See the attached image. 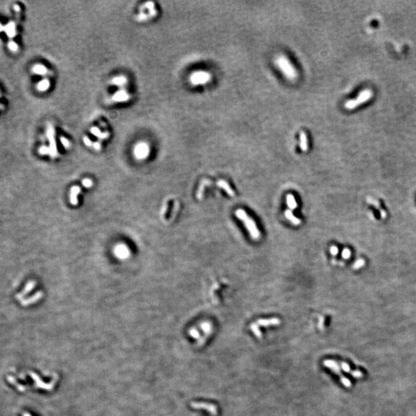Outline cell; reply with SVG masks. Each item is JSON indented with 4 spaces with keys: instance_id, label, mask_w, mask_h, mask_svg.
Instances as JSON below:
<instances>
[{
    "instance_id": "603a6c76",
    "label": "cell",
    "mask_w": 416,
    "mask_h": 416,
    "mask_svg": "<svg viewBox=\"0 0 416 416\" xmlns=\"http://www.w3.org/2000/svg\"><path fill=\"white\" fill-rule=\"evenodd\" d=\"M42 295H43V293H42V292L37 293V294H36L35 296H34L33 298H30L29 300H26V301H25L24 303H22V304H23L24 305H27V304H31V303L36 302V301H38V300H40V298H42Z\"/></svg>"
},
{
    "instance_id": "484cf974",
    "label": "cell",
    "mask_w": 416,
    "mask_h": 416,
    "mask_svg": "<svg viewBox=\"0 0 416 416\" xmlns=\"http://www.w3.org/2000/svg\"><path fill=\"white\" fill-rule=\"evenodd\" d=\"M136 18L139 22H145V21H147V19H148V18L150 17L148 13H144V12H140V13L136 16Z\"/></svg>"
},
{
    "instance_id": "2e32d148",
    "label": "cell",
    "mask_w": 416,
    "mask_h": 416,
    "mask_svg": "<svg viewBox=\"0 0 416 416\" xmlns=\"http://www.w3.org/2000/svg\"><path fill=\"white\" fill-rule=\"evenodd\" d=\"M32 73H35L36 75H40V76H45L47 74L48 69L43 64H36L34 66L32 69Z\"/></svg>"
},
{
    "instance_id": "6da1fadb",
    "label": "cell",
    "mask_w": 416,
    "mask_h": 416,
    "mask_svg": "<svg viewBox=\"0 0 416 416\" xmlns=\"http://www.w3.org/2000/svg\"><path fill=\"white\" fill-rule=\"evenodd\" d=\"M275 63L282 72V73L284 75L285 77L288 78V79L294 80L297 78V76H298L297 71L292 66V64L291 63L289 59L284 55H280L277 56L275 59Z\"/></svg>"
},
{
    "instance_id": "ba28073f",
    "label": "cell",
    "mask_w": 416,
    "mask_h": 416,
    "mask_svg": "<svg viewBox=\"0 0 416 416\" xmlns=\"http://www.w3.org/2000/svg\"><path fill=\"white\" fill-rule=\"evenodd\" d=\"M192 408H197V409H204L209 411L212 415L216 416L217 414V407L212 404L204 403V402H192L191 403Z\"/></svg>"
},
{
    "instance_id": "9c48e42d",
    "label": "cell",
    "mask_w": 416,
    "mask_h": 416,
    "mask_svg": "<svg viewBox=\"0 0 416 416\" xmlns=\"http://www.w3.org/2000/svg\"><path fill=\"white\" fill-rule=\"evenodd\" d=\"M128 83V79L125 76H117L113 78L110 80V84L113 86L118 87L120 89H125L124 87Z\"/></svg>"
},
{
    "instance_id": "7a4b0ae2",
    "label": "cell",
    "mask_w": 416,
    "mask_h": 416,
    "mask_svg": "<svg viewBox=\"0 0 416 416\" xmlns=\"http://www.w3.org/2000/svg\"><path fill=\"white\" fill-rule=\"evenodd\" d=\"M235 215L237 218H239L240 220H242L243 223H244V225L247 227V231L250 233L252 238L258 239L260 236H261V234H260V231H258L256 223L254 221L253 219L250 218L243 209L237 210L235 211Z\"/></svg>"
},
{
    "instance_id": "277c9868",
    "label": "cell",
    "mask_w": 416,
    "mask_h": 416,
    "mask_svg": "<svg viewBox=\"0 0 416 416\" xmlns=\"http://www.w3.org/2000/svg\"><path fill=\"white\" fill-rule=\"evenodd\" d=\"M150 152H151V149H150L149 144L143 141L137 143L133 149V154H134L135 158L138 160L147 159L149 157Z\"/></svg>"
},
{
    "instance_id": "8d00e7d4",
    "label": "cell",
    "mask_w": 416,
    "mask_h": 416,
    "mask_svg": "<svg viewBox=\"0 0 416 416\" xmlns=\"http://www.w3.org/2000/svg\"><path fill=\"white\" fill-rule=\"evenodd\" d=\"M2 30H4V26L2 25V24L0 23V32H1V31H2Z\"/></svg>"
},
{
    "instance_id": "ffe728a7",
    "label": "cell",
    "mask_w": 416,
    "mask_h": 416,
    "mask_svg": "<svg viewBox=\"0 0 416 416\" xmlns=\"http://www.w3.org/2000/svg\"><path fill=\"white\" fill-rule=\"evenodd\" d=\"M284 215H285V217H286V218L288 219V220H289L290 221H291V223H293V224H294V225L301 224V220H300V219H298V218H297L296 217H294V215L293 214L292 211H291V210H287V211L284 212Z\"/></svg>"
},
{
    "instance_id": "52a82bcc",
    "label": "cell",
    "mask_w": 416,
    "mask_h": 416,
    "mask_svg": "<svg viewBox=\"0 0 416 416\" xmlns=\"http://www.w3.org/2000/svg\"><path fill=\"white\" fill-rule=\"evenodd\" d=\"M323 364H324L325 367L331 369V371H332V372H334V373L338 374V375H339V377L341 378V381H342V382L343 383V384H345V386H350V384H350V381H348L347 378H344L343 375H341L340 372H339L338 365V364L335 362V361H333V360H325V361L323 362Z\"/></svg>"
},
{
    "instance_id": "e0dca14e",
    "label": "cell",
    "mask_w": 416,
    "mask_h": 416,
    "mask_svg": "<svg viewBox=\"0 0 416 416\" xmlns=\"http://www.w3.org/2000/svg\"><path fill=\"white\" fill-rule=\"evenodd\" d=\"M50 87V82L48 79H43L37 83L36 89L40 92H46Z\"/></svg>"
},
{
    "instance_id": "5bb4252c",
    "label": "cell",
    "mask_w": 416,
    "mask_h": 416,
    "mask_svg": "<svg viewBox=\"0 0 416 416\" xmlns=\"http://www.w3.org/2000/svg\"><path fill=\"white\" fill-rule=\"evenodd\" d=\"M90 133H92L93 135H94L95 136H97L99 139H101V140L108 138L109 135V133H108V132H103H103L100 131V129L97 128V127H92V128L90 129Z\"/></svg>"
},
{
    "instance_id": "d590c367",
    "label": "cell",
    "mask_w": 416,
    "mask_h": 416,
    "mask_svg": "<svg viewBox=\"0 0 416 416\" xmlns=\"http://www.w3.org/2000/svg\"><path fill=\"white\" fill-rule=\"evenodd\" d=\"M166 210H167V202H165L164 204V207H163V209H162V212H161V216H164L166 212Z\"/></svg>"
},
{
    "instance_id": "d4e9b609",
    "label": "cell",
    "mask_w": 416,
    "mask_h": 416,
    "mask_svg": "<svg viewBox=\"0 0 416 416\" xmlns=\"http://www.w3.org/2000/svg\"><path fill=\"white\" fill-rule=\"evenodd\" d=\"M250 330L253 331V333L255 334V336H256V337L261 338V335H262V334H261V331H260L259 328H258V324H257L256 323H253V324L250 325Z\"/></svg>"
},
{
    "instance_id": "4dcf8cb0",
    "label": "cell",
    "mask_w": 416,
    "mask_h": 416,
    "mask_svg": "<svg viewBox=\"0 0 416 416\" xmlns=\"http://www.w3.org/2000/svg\"><path fill=\"white\" fill-rule=\"evenodd\" d=\"M190 334L192 336V337L194 338H200L199 331H197L195 328H192V329H190Z\"/></svg>"
},
{
    "instance_id": "3957f363",
    "label": "cell",
    "mask_w": 416,
    "mask_h": 416,
    "mask_svg": "<svg viewBox=\"0 0 416 416\" xmlns=\"http://www.w3.org/2000/svg\"><path fill=\"white\" fill-rule=\"evenodd\" d=\"M211 73L208 72L203 71V70H199L196 71L191 74L190 76V82L193 86H199L204 85V84L207 83L211 80Z\"/></svg>"
},
{
    "instance_id": "836d02e7",
    "label": "cell",
    "mask_w": 416,
    "mask_h": 416,
    "mask_svg": "<svg viewBox=\"0 0 416 416\" xmlns=\"http://www.w3.org/2000/svg\"><path fill=\"white\" fill-rule=\"evenodd\" d=\"M93 147H94V150H95V151H100V150H101L102 145L100 142H96V143H94V144H93Z\"/></svg>"
},
{
    "instance_id": "44dd1931",
    "label": "cell",
    "mask_w": 416,
    "mask_h": 416,
    "mask_svg": "<svg viewBox=\"0 0 416 416\" xmlns=\"http://www.w3.org/2000/svg\"><path fill=\"white\" fill-rule=\"evenodd\" d=\"M286 200H287V205H288V207H289L290 209L294 210V209H295V208H297V207H298V204H297L295 198H294V197L293 196L292 194L287 195Z\"/></svg>"
},
{
    "instance_id": "5b68a950",
    "label": "cell",
    "mask_w": 416,
    "mask_h": 416,
    "mask_svg": "<svg viewBox=\"0 0 416 416\" xmlns=\"http://www.w3.org/2000/svg\"><path fill=\"white\" fill-rule=\"evenodd\" d=\"M113 254L120 260H125L130 257V251L126 244H119L113 249Z\"/></svg>"
},
{
    "instance_id": "9a60e30c",
    "label": "cell",
    "mask_w": 416,
    "mask_h": 416,
    "mask_svg": "<svg viewBox=\"0 0 416 416\" xmlns=\"http://www.w3.org/2000/svg\"><path fill=\"white\" fill-rule=\"evenodd\" d=\"M4 30L10 38H13L16 35V24L14 22H10L4 26Z\"/></svg>"
},
{
    "instance_id": "cb8c5ba5",
    "label": "cell",
    "mask_w": 416,
    "mask_h": 416,
    "mask_svg": "<svg viewBox=\"0 0 416 416\" xmlns=\"http://www.w3.org/2000/svg\"><path fill=\"white\" fill-rule=\"evenodd\" d=\"M201 329L206 333V334H210L212 331V326H211V324L210 322H204L201 324L200 325Z\"/></svg>"
},
{
    "instance_id": "e575fe53",
    "label": "cell",
    "mask_w": 416,
    "mask_h": 416,
    "mask_svg": "<svg viewBox=\"0 0 416 416\" xmlns=\"http://www.w3.org/2000/svg\"><path fill=\"white\" fill-rule=\"evenodd\" d=\"M330 251H331V254L334 256V255H337L338 253V247H336V246H332V247H331V249H330Z\"/></svg>"
},
{
    "instance_id": "7402d4cb",
    "label": "cell",
    "mask_w": 416,
    "mask_h": 416,
    "mask_svg": "<svg viewBox=\"0 0 416 416\" xmlns=\"http://www.w3.org/2000/svg\"><path fill=\"white\" fill-rule=\"evenodd\" d=\"M209 183H210V181H207V180H204V181H202V183H201V184H200V186L199 189H198L197 194V198H198V199H199V200L202 199V197H203V193H204V188H205V187H206V186H207V184H209Z\"/></svg>"
},
{
    "instance_id": "ac0fdd59",
    "label": "cell",
    "mask_w": 416,
    "mask_h": 416,
    "mask_svg": "<svg viewBox=\"0 0 416 416\" xmlns=\"http://www.w3.org/2000/svg\"><path fill=\"white\" fill-rule=\"evenodd\" d=\"M217 184L218 187H220V188H222L223 190H225L228 195H230V196H234V192L233 191V190L231 188V187H230V185L228 184V183H227L226 181H223V180H220V181H219L217 183Z\"/></svg>"
},
{
    "instance_id": "d6a6232c",
    "label": "cell",
    "mask_w": 416,
    "mask_h": 416,
    "mask_svg": "<svg viewBox=\"0 0 416 416\" xmlns=\"http://www.w3.org/2000/svg\"><path fill=\"white\" fill-rule=\"evenodd\" d=\"M83 142L84 143H85V145L87 146V147H91V146H93V144H94L92 143V141H91V139L89 137H87V136H84Z\"/></svg>"
},
{
    "instance_id": "4316f807",
    "label": "cell",
    "mask_w": 416,
    "mask_h": 416,
    "mask_svg": "<svg viewBox=\"0 0 416 416\" xmlns=\"http://www.w3.org/2000/svg\"><path fill=\"white\" fill-rule=\"evenodd\" d=\"M82 184L84 187L86 188H90V187H93V181L90 179H89V178H85L82 181Z\"/></svg>"
},
{
    "instance_id": "8fae6325",
    "label": "cell",
    "mask_w": 416,
    "mask_h": 416,
    "mask_svg": "<svg viewBox=\"0 0 416 416\" xmlns=\"http://www.w3.org/2000/svg\"><path fill=\"white\" fill-rule=\"evenodd\" d=\"M47 134L49 136V139H50V141H52V139L54 138V129L52 128V127H51L50 129H49V130H47ZM49 151H50L49 154H50L51 157H56L57 156H58V152H57L55 142L51 143Z\"/></svg>"
},
{
    "instance_id": "30bf717a",
    "label": "cell",
    "mask_w": 416,
    "mask_h": 416,
    "mask_svg": "<svg viewBox=\"0 0 416 416\" xmlns=\"http://www.w3.org/2000/svg\"><path fill=\"white\" fill-rule=\"evenodd\" d=\"M81 191L80 187H78V186H74L71 188L70 190V201L72 205L73 206H76L78 204V195L79 194Z\"/></svg>"
},
{
    "instance_id": "83f0119b",
    "label": "cell",
    "mask_w": 416,
    "mask_h": 416,
    "mask_svg": "<svg viewBox=\"0 0 416 416\" xmlns=\"http://www.w3.org/2000/svg\"><path fill=\"white\" fill-rule=\"evenodd\" d=\"M8 47L9 49H10V50L13 52H17L18 49H19V46H18V45L16 44V43H14V42H10V43H9Z\"/></svg>"
},
{
    "instance_id": "1f68e13d",
    "label": "cell",
    "mask_w": 416,
    "mask_h": 416,
    "mask_svg": "<svg viewBox=\"0 0 416 416\" xmlns=\"http://www.w3.org/2000/svg\"><path fill=\"white\" fill-rule=\"evenodd\" d=\"M350 256H351V251H350L349 249L348 248L344 249V250L342 251V257H343L344 258H345V259H347V258H350Z\"/></svg>"
},
{
    "instance_id": "7c38bea8",
    "label": "cell",
    "mask_w": 416,
    "mask_h": 416,
    "mask_svg": "<svg viewBox=\"0 0 416 416\" xmlns=\"http://www.w3.org/2000/svg\"><path fill=\"white\" fill-rule=\"evenodd\" d=\"M281 324L280 319L277 318H269V319H259L258 321V324L261 326H271L278 325Z\"/></svg>"
},
{
    "instance_id": "74e56055",
    "label": "cell",
    "mask_w": 416,
    "mask_h": 416,
    "mask_svg": "<svg viewBox=\"0 0 416 416\" xmlns=\"http://www.w3.org/2000/svg\"><path fill=\"white\" fill-rule=\"evenodd\" d=\"M23 416H31V415L29 414V413H25V414H23Z\"/></svg>"
},
{
    "instance_id": "f1b7e54d",
    "label": "cell",
    "mask_w": 416,
    "mask_h": 416,
    "mask_svg": "<svg viewBox=\"0 0 416 416\" xmlns=\"http://www.w3.org/2000/svg\"><path fill=\"white\" fill-rule=\"evenodd\" d=\"M39 153H40L41 155H47L48 154L50 153V151H49V148H48L46 146H43V147H41L40 149H39Z\"/></svg>"
},
{
    "instance_id": "d6986e66",
    "label": "cell",
    "mask_w": 416,
    "mask_h": 416,
    "mask_svg": "<svg viewBox=\"0 0 416 416\" xmlns=\"http://www.w3.org/2000/svg\"><path fill=\"white\" fill-rule=\"evenodd\" d=\"M300 147L303 151H307V147H308V143H307V134L305 132H301L300 134Z\"/></svg>"
},
{
    "instance_id": "f546056e",
    "label": "cell",
    "mask_w": 416,
    "mask_h": 416,
    "mask_svg": "<svg viewBox=\"0 0 416 416\" xmlns=\"http://www.w3.org/2000/svg\"><path fill=\"white\" fill-rule=\"evenodd\" d=\"M60 140H61V143H62V144L63 145V147H65V148H67V149H69V148H70V146H71V143H70V142L68 140V139H67V138L61 137Z\"/></svg>"
},
{
    "instance_id": "4fadbf2b",
    "label": "cell",
    "mask_w": 416,
    "mask_h": 416,
    "mask_svg": "<svg viewBox=\"0 0 416 416\" xmlns=\"http://www.w3.org/2000/svg\"><path fill=\"white\" fill-rule=\"evenodd\" d=\"M30 375L32 376V378H33V379L36 381V385L38 386V387L43 388V389H47V390H50L51 388H52V384H45V383H43V381H41V379L39 378V376L36 375V374L32 373V372H30Z\"/></svg>"
},
{
    "instance_id": "8992f818",
    "label": "cell",
    "mask_w": 416,
    "mask_h": 416,
    "mask_svg": "<svg viewBox=\"0 0 416 416\" xmlns=\"http://www.w3.org/2000/svg\"><path fill=\"white\" fill-rule=\"evenodd\" d=\"M131 99V95L126 90V89H120L114 93L111 100L115 103H126Z\"/></svg>"
}]
</instances>
